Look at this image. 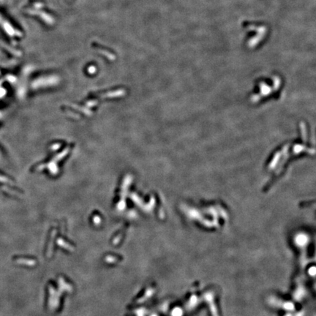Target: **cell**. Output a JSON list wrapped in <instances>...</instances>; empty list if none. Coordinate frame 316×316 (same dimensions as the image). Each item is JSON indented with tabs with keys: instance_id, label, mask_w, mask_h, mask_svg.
<instances>
[{
	"instance_id": "7a4b0ae2",
	"label": "cell",
	"mask_w": 316,
	"mask_h": 316,
	"mask_svg": "<svg viewBox=\"0 0 316 316\" xmlns=\"http://www.w3.org/2000/svg\"><path fill=\"white\" fill-rule=\"evenodd\" d=\"M0 182H8V180L5 177L0 176Z\"/></svg>"
},
{
	"instance_id": "6da1fadb",
	"label": "cell",
	"mask_w": 316,
	"mask_h": 316,
	"mask_svg": "<svg viewBox=\"0 0 316 316\" xmlns=\"http://www.w3.org/2000/svg\"><path fill=\"white\" fill-rule=\"evenodd\" d=\"M280 81L277 80V78H269V79H263L258 81L255 86V91L253 94H251L250 100L253 102H258L261 101V99H265L272 95L271 93H276L279 87Z\"/></svg>"
}]
</instances>
